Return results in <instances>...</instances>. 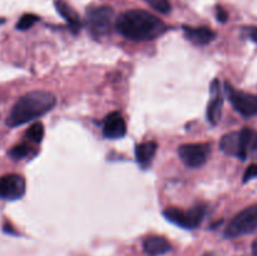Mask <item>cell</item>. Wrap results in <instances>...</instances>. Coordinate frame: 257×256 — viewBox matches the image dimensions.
I'll return each instance as SVG.
<instances>
[{
  "instance_id": "25",
  "label": "cell",
  "mask_w": 257,
  "mask_h": 256,
  "mask_svg": "<svg viewBox=\"0 0 257 256\" xmlns=\"http://www.w3.org/2000/svg\"><path fill=\"white\" fill-rule=\"evenodd\" d=\"M4 23H5V19H3V18H0V25L4 24Z\"/></svg>"
},
{
  "instance_id": "5",
  "label": "cell",
  "mask_w": 257,
  "mask_h": 256,
  "mask_svg": "<svg viewBox=\"0 0 257 256\" xmlns=\"http://www.w3.org/2000/svg\"><path fill=\"white\" fill-rule=\"evenodd\" d=\"M114 12L109 7H94L87 10L85 23L94 38H102L110 32Z\"/></svg>"
},
{
  "instance_id": "26",
  "label": "cell",
  "mask_w": 257,
  "mask_h": 256,
  "mask_svg": "<svg viewBox=\"0 0 257 256\" xmlns=\"http://www.w3.org/2000/svg\"><path fill=\"white\" fill-rule=\"evenodd\" d=\"M205 256H212V255H211V253H206Z\"/></svg>"
},
{
  "instance_id": "19",
  "label": "cell",
  "mask_w": 257,
  "mask_h": 256,
  "mask_svg": "<svg viewBox=\"0 0 257 256\" xmlns=\"http://www.w3.org/2000/svg\"><path fill=\"white\" fill-rule=\"evenodd\" d=\"M145 2L161 14H168L171 12V4L168 0H145Z\"/></svg>"
},
{
  "instance_id": "16",
  "label": "cell",
  "mask_w": 257,
  "mask_h": 256,
  "mask_svg": "<svg viewBox=\"0 0 257 256\" xmlns=\"http://www.w3.org/2000/svg\"><path fill=\"white\" fill-rule=\"evenodd\" d=\"M25 137L34 143L42 142L43 137H44V125H43V123L35 122L34 124L30 125L27 132H25Z\"/></svg>"
},
{
  "instance_id": "6",
  "label": "cell",
  "mask_w": 257,
  "mask_h": 256,
  "mask_svg": "<svg viewBox=\"0 0 257 256\" xmlns=\"http://www.w3.org/2000/svg\"><path fill=\"white\" fill-rule=\"evenodd\" d=\"M205 206L197 205L188 211H183L176 207L166 208L163 211V216L170 222L175 223V225L180 226V227L187 228V230H193V228L198 227L202 223L203 217H205Z\"/></svg>"
},
{
  "instance_id": "13",
  "label": "cell",
  "mask_w": 257,
  "mask_h": 256,
  "mask_svg": "<svg viewBox=\"0 0 257 256\" xmlns=\"http://www.w3.org/2000/svg\"><path fill=\"white\" fill-rule=\"evenodd\" d=\"M183 32H185L186 38L190 42H192L196 45H206L208 43L212 42L215 39L216 34L213 30H211L207 27H200V28H192V27H183Z\"/></svg>"
},
{
  "instance_id": "23",
  "label": "cell",
  "mask_w": 257,
  "mask_h": 256,
  "mask_svg": "<svg viewBox=\"0 0 257 256\" xmlns=\"http://www.w3.org/2000/svg\"><path fill=\"white\" fill-rule=\"evenodd\" d=\"M248 35H250L251 40L257 44V28H252V29L250 30V33H248Z\"/></svg>"
},
{
  "instance_id": "22",
  "label": "cell",
  "mask_w": 257,
  "mask_h": 256,
  "mask_svg": "<svg viewBox=\"0 0 257 256\" xmlns=\"http://www.w3.org/2000/svg\"><path fill=\"white\" fill-rule=\"evenodd\" d=\"M251 157H257V132L255 131L252 137V146H251Z\"/></svg>"
},
{
  "instance_id": "12",
  "label": "cell",
  "mask_w": 257,
  "mask_h": 256,
  "mask_svg": "<svg viewBox=\"0 0 257 256\" xmlns=\"http://www.w3.org/2000/svg\"><path fill=\"white\" fill-rule=\"evenodd\" d=\"M54 5L57 8V12L62 15L63 19L69 25V29L74 34L79 33L82 29V22H80V18L77 14V12L70 5H68L64 0H55Z\"/></svg>"
},
{
  "instance_id": "14",
  "label": "cell",
  "mask_w": 257,
  "mask_h": 256,
  "mask_svg": "<svg viewBox=\"0 0 257 256\" xmlns=\"http://www.w3.org/2000/svg\"><path fill=\"white\" fill-rule=\"evenodd\" d=\"M172 246L162 236H148L143 241V250L151 256L163 255V253L171 251Z\"/></svg>"
},
{
  "instance_id": "9",
  "label": "cell",
  "mask_w": 257,
  "mask_h": 256,
  "mask_svg": "<svg viewBox=\"0 0 257 256\" xmlns=\"http://www.w3.org/2000/svg\"><path fill=\"white\" fill-rule=\"evenodd\" d=\"M25 193V180L17 173H9L0 177V198L8 201L19 200Z\"/></svg>"
},
{
  "instance_id": "20",
  "label": "cell",
  "mask_w": 257,
  "mask_h": 256,
  "mask_svg": "<svg viewBox=\"0 0 257 256\" xmlns=\"http://www.w3.org/2000/svg\"><path fill=\"white\" fill-rule=\"evenodd\" d=\"M257 177V163L250 165L247 167V170L245 171V175H243V182H248L252 178Z\"/></svg>"
},
{
  "instance_id": "4",
  "label": "cell",
  "mask_w": 257,
  "mask_h": 256,
  "mask_svg": "<svg viewBox=\"0 0 257 256\" xmlns=\"http://www.w3.org/2000/svg\"><path fill=\"white\" fill-rule=\"evenodd\" d=\"M257 230V205L248 206L237 213L225 228L227 238L250 235Z\"/></svg>"
},
{
  "instance_id": "24",
  "label": "cell",
  "mask_w": 257,
  "mask_h": 256,
  "mask_svg": "<svg viewBox=\"0 0 257 256\" xmlns=\"http://www.w3.org/2000/svg\"><path fill=\"white\" fill-rule=\"evenodd\" d=\"M252 253H253V256H257V238L253 241V243H252Z\"/></svg>"
},
{
  "instance_id": "17",
  "label": "cell",
  "mask_w": 257,
  "mask_h": 256,
  "mask_svg": "<svg viewBox=\"0 0 257 256\" xmlns=\"http://www.w3.org/2000/svg\"><path fill=\"white\" fill-rule=\"evenodd\" d=\"M39 20V17L34 14H24L17 23V29L18 30H28Z\"/></svg>"
},
{
  "instance_id": "15",
  "label": "cell",
  "mask_w": 257,
  "mask_h": 256,
  "mask_svg": "<svg viewBox=\"0 0 257 256\" xmlns=\"http://www.w3.org/2000/svg\"><path fill=\"white\" fill-rule=\"evenodd\" d=\"M157 143L153 142V141H148V142L138 145L136 147V160H137L138 165L142 166L143 168H147L152 163L153 157L157 152Z\"/></svg>"
},
{
  "instance_id": "18",
  "label": "cell",
  "mask_w": 257,
  "mask_h": 256,
  "mask_svg": "<svg viewBox=\"0 0 257 256\" xmlns=\"http://www.w3.org/2000/svg\"><path fill=\"white\" fill-rule=\"evenodd\" d=\"M30 153V147L28 145H18L15 147H13L12 150L9 151V156L14 160H23V158L27 157L28 155Z\"/></svg>"
},
{
  "instance_id": "10",
  "label": "cell",
  "mask_w": 257,
  "mask_h": 256,
  "mask_svg": "<svg viewBox=\"0 0 257 256\" xmlns=\"http://www.w3.org/2000/svg\"><path fill=\"white\" fill-rule=\"evenodd\" d=\"M127 133V125L119 112H112L107 114L103 120V135L109 140H118L124 137Z\"/></svg>"
},
{
  "instance_id": "3",
  "label": "cell",
  "mask_w": 257,
  "mask_h": 256,
  "mask_svg": "<svg viewBox=\"0 0 257 256\" xmlns=\"http://www.w3.org/2000/svg\"><path fill=\"white\" fill-rule=\"evenodd\" d=\"M255 131L251 128H243L237 132H231L223 136L220 141V148L226 155L235 156L245 161L251 157V146Z\"/></svg>"
},
{
  "instance_id": "1",
  "label": "cell",
  "mask_w": 257,
  "mask_h": 256,
  "mask_svg": "<svg viewBox=\"0 0 257 256\" xmlns=\"http://www.w3.org/2000/svg\"><path fill=\"white\" fill-rule=\"evenodd\" d=\"M115 29L124 38L136 42H147L167 32V25L146 10L133 9L122 13L115 20Z\"/></svg>"
},
{
  "instance_id": "11",
  "label": "cell",
  "mask_w": 257,
  "mask_h": 256,
  "mask_svg": "<svg viewBox=\"0 0 257 256\" xmlns=\"http://www.w3.org/2000/svg\"><path fill=\"white\" fill-rule=\"evenodd\" d=\"M211 94H212V99L207 105V119L211 124L216 125L221 119L223 105V98L220 93V84L217 79L213 80L211 84Z\"/></svg>"
},
{
  "instance_id": "2",
  "label": "cell",
  "mask_w": 257,
  "mask_h": 256,
  "mask_svg": "<svg viewBox=\"0 0 257 256\" xmlns=\"http://www.w3.org/2000/svg\"><path fill=\"white\" fill-rule=\"evenodd\" d=\"M57 104V98L47 90H33L20 97L13 105L7 124L9 127H18L24 123L34 120L47 114Z\"/></svg>"
},
{
  "instance_id": "21",
  "label": "cell",
  "mask_w": 257,
  "mask_h": 256,
  "mask_svg": "<svg viewBox=\"0 0 257 256\" xmlns=\"http://www.w3.org/2000/svg\"><path fill=\"white\" fill-rule=\"evenodd\" d=\"M216 17H217L218 22L226 23V22H227L228 14H227V13H226V10L223 9V8L217 7V9H216Z\"/></svg>"
},
{
  "instance_id": "8",
  "label": "cell",
  "mask_w": 257,
  "mask_h": 256,
  "mask_svg": "<svg viewBox=\"0 0 257 256\" xmlns=\"http://www.w3.org/2000/svg\"><path fill=\"white\" fill-rule=\"evenodd\" d=\"M211 146L208 143H187L178 147V156L187 167L200 168L207 162Z\"/></svg>"
},
{
  "instance_id": "7",
  "label": "cell",
  "mask_w": 257,
  "mask_h": 256,
  "mask_svg": "<svg viewBox=\"0 0 257 256\" xmlns=\"http://www.w3.org/2000/svg\"><path fill=\"white\" fill-rule=\"evenodd\" d=\"M225 92L233 109L242 117L250 118L257 115V95L236 90L228 82L225 83Z\"/></svg>"
}]
</instances>
